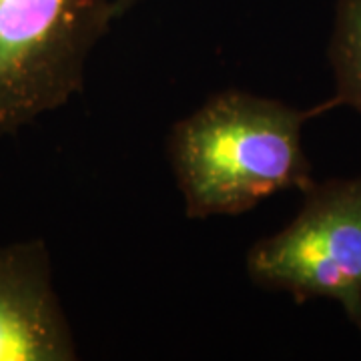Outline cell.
<instances>
[{
	"mask_svg": "<svg viewBox=\"0 0 361 361\" xmlns=\"http://www.w3.org/2000/svg\"><path fill=\"white\" fill-rule=\"evenodd\" d=\"M139 2H142V0H113V6H115V14L116 18H121L123 14H127L130 11V8H135Z\"/></svg>",
	"mask_w": 361,
	"mask_h": 361,
	"instance_id": "6",
	"label": "cell"
},
{
	"mask_svg": "<svg viewBox=\"0 0 361 361\" xmlns=\"http://www.w3.org/2000/svg\"><path fill=\"white\" fill-rule=\"evenodd\" d=\"M78 348L52 277L49 245H0V361H75Z\"/></svg>",
	"mask_w": 361,
	"mask_h": 361,
	"instance_id": "4",
	"label": "cell"
},
{
	"mask_svg": "<svg viewBox=\"0 0 361 361\" xmlns=\"http://www.w3.org/2000/svg\"><path fill=\"white\" fill-rule=\"evenodd\" d=\"M327 56L336 77V94L327 106L361 113V0H337Z\"/></svg>",
	"mask_w": 361,
	"mask_h": 361,
	"instance_id": "5",
	"label": "cell"
},
{
	"mask_svg": "<svg viewBox=\"0 0 361 361\" xmlns=\"http://www.w3.org/2000/svg\"><path fill=\"white\" fill-rule=\"evenodd\" d=\"M115 18L113 0H0V137L77 97Z\"/></svg>",
	"mask_w": 361,
	"mask_h": 361,
	"instance_id": "2",
	"label": "cell"
},
{
	"mask_svg": "<svg viewBox=\"0 0 361 361\" xmlns=\"http://www.w3.org/2000/svg\"><path fill=\"white\" fill-rule=\"evenodd\" d=\"M327 103L295 109L247 90H223L171 130L169 157L189 219L233 217L311 179L303 127Z\"/></svg>",
	"mask_w": 361,
	"mask_h": 361,
	"instance_id": "1",
	"label": "cell"
},
{
	"mask_svg": "<svg viewBox=\"0 0 361 361\" xmlns=\"http://www.w3.org/2000/svg\"><path fill=\"white\" fill-rule=\"evenodd\" d=\"M281 231L247 251L245 271L265 291L334 299L361 334V175L313 183Z\"/></svg>",
	"mask_w": 361,
	"mask_h": 361,
	"instance_id": "3",
	"label": "cell"
}]
</instances>
